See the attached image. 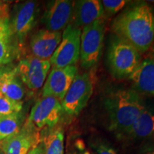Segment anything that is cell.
<instances>
[{
  "label": "cell",
  "mask_w": 154,
  "mask_h": 154,
  "mask_svg": "<svg viewBox=\"0 0 154 154\" xmlns=\"http://www.w3.org/2000/svg\"><path fill=\"white\" fill-rule=\"evenodd\" d=\"M113 34L128 42L140 54L146 53L154 42V12L146 3L133 6L119 14L111 26Z\"/></svg>",
  "instance_id": "obj_1"
},
{
  "label": "cell",
  "mask_w": 154,
  "mask_h": 154,
  "mask_svg": "<svg viewBox=\"0 0 154 154\" xmlns=\"http://www.w3.org/2000/svg\"><path fill=\"white\" fill-rule=\"evenodd\" d=\"M103 106L108 128L121 139L144 109L141 98L132 89H117L105 96Z\"/></svg>",
  "instance_id": "obj_2"
},
{
  "label": "cell",
  "mask_w": 154,
  "mask_h": 154,
  "mask_svg": "<svg viewBox=\"0 0 154 154\" xmlns=\"http://www.w3.org/2000/svg\"><path fill=\"white\" fill-rule=\"evenodd\" d=\"M141 54L136 48L113 34L107 50V63L113 77L128 78L141 62Z\"/></svg>",
  "instance_id": "obj_3"
},
{
  "label": "cell",
  "mask_w": 154,
  "mask_h": 154,
  "mask_svg": "<svg viewBox=\"0 0 154 154\" xmlns=\"http://www.w3.org/2000/svg\"><path fill=\"white\" fill-rule=\"evenodd\" d=\"M105 29L106 22L103 19L83 28L81 35L79 60L84 69L93 68L101 59Z\"/></svg>",
  "instance_id": "obj_4"
},
{
  "label": "cell",
  "mask_w": 154,
  "mask_h": 154,
  "mask_svg": "<svg viewBox=\"0 0 154 154\" xmlns=\"http://www.w3.org/2000/svg\"><path fill=\"white\" fill-rule=\"evenodd\" d=\"M82 28L70 24L63 30L61 43L49 61L52 68L75 66L80 58Z\"/></svg>",
  "instance_id": "obj_5"
},
{
  "label": "cell",
  "mask_w": 154,
  "mask_h": 154,
  "mask_svg": "<svg viewBox=\"0 0 154 154\" xmlns=\"http://www.w3.org/2000/svg\"><path fill=\"white\" fill-rule=\"evenodd\" d=\"M38 14V3L35 1L19 3L13 9L9 26L22 51L29 34L35 26Z\"/></svg>",
  "instance_id": "obj_6"
},
{
  "label": "cell",
  "mask_w": 154,
  "mask_h": 154,
  "mask_svg": "<svg viewBox=\"0 0 154 154\" xmlns=\"http://www.w3.org/2000/svg\"><path fill=\"white\" fill-rule=\"evenodd\" d=\"M93 93V81L88 73L77 74L61 101L63 111L70 116H77L87 105Z\"/></svg>",
  "instance_id": "obj_7"
},
{
  "label": "cell",
  "mask_w": 154,
  "mask_h": 154,
  "mask_svg": "<svg viewBox=\"0 0 154 154\" xmlns=\"http://www.w3.org/2000/svg\"><path fill=\"white\" fill-rule=\"evenodd\" d=\"M41 141L39 130L27 119L18 133L0 141L3 154H27Z\"/></svg>",
  "instance_id": "obj_8"
},
{
  "label": "cell",
  "mask_w": 154,
  "mask_h": 154,
  "mask_svg": "<svg viewBox=\"0 0 154 154\" xmlns=\"http://www.w3.org/2000/svg\"><path fill=\"white\" fill-rule=\"evenodd\" d=\"M51 66L49 60L29 55L21 59L16 68L23 84L29 89L36 91L44 84Z\"/></svg>",
  "instance_id": "obj_9"
},
{
  "label": "cell",
  "mask_w": 154,
  "mask_h": 154,
  "mask_svg": "<svg viewBox=\"0 0 154 154\" xmlns=\"http://www.w3.org/2000/svg\"><path fill=\"white\" fill-rule=\"evenodd\" d=\"M62 113L61 101L53 96H46L36 102L28 119L38 130L52 128L60 121Z\"/></svg>",
  "instance_id": "obj_10"
},
{
  "label": "cell",
  "mask_w": 154,
  "mask_h": 154,
  "mask_svg": "<svg viewBox=\"0 0 154 154\" xmlns=\"http://www.w3.org/2000/svg\"><path fill=\"white\" fill-rule=\"evenodd\" d=\"M74 2L56 0L47 5L42 17L44 29L51 32H61L72 24Z\"/></svg>",
  "instance_id": "obj_11"
},
{
  "label": "cell",
  "mask_w": 154,
  "mask_h": 154,
  "mask_svg": "<svg viewBox=\"0 0 154 154\" xmlns=\"http://www.w3.org/2000/svg\"><path fill=\"white\" fill-rule=\"evenodd\" d=\"M77 74L76 66L52 68L44 83L42 97L53 96L61 102Z\"/></svg>",
  "instance_id": "obj_12"
},
{
  "label": "cell",
  "mask_w": 154,
  "mask_h": 154,
  "mask_svg": "<svg viewBox=\"0 0 154 154\" xmlns=\"http://www.w3.org/2000/svg\"><path fill=\"white\" fill-rule=\"evenodd\" d=\"M62 33L42 29L30 38L29 48L32 56L42 60H49L61 43Z\"/></svg>",
  "instance_id": "obj_13"
},
{
  "label": "cell",
  "mask_w": 154,
  "mask_h": 154,
  "mask_svg": "<svg viewBox=\"0 0 154 154\" xmlns=\"http://www.w3.org/2000/svg\"><path fill=\"white\" fill-rule=\"evenodd\" d=\"M104 9L101 1L79 0L74 3L72 24L78 27H86L103 19Z\"/></svg>",
  "instance_id": "obj_14"
},
{
  "label": "cell",
  "mask_w": 154,
  "mask_h": 154,
  "mask_svg": "<svg viewBox=\"0 0 154 154\" xmlns=\"http://www.w3.org/2000/svg\"><path fill=\"white\" fill-rule=\"evenodd\" d=\"M23 51L9 26V17L0 23V66H7L19 59Z\"/></svg>",
  "instance_id": "obj_15"
},
{
  "label": "cell",
  "mask_w": 154,
  "mask_h": 154,
  "mask_svg": "<svg viewBox=\"0 0 154 154\" xmlns=\"http://www.w3.org/2000/svg\"><path fill=\"white\" fill-rule=\"evenodd\" d=\"M128 79L135 91L154 97V63L151 59L142 61Z\"/></svg>",
  "instance_id": "obj_16"
},
{
  "label": "cell",
  "mask_w": 154,
  "mask_h": 154,
  "mask_svg": "<svg viewBox=\"0 0 154 154\" xmlns=\"http://www.w3.org/2000/svg\"><path fill=\"white\" fill-rule=\"evenodd\" d=\"M154 138V113L145 108L121 140H140Z\"/></svg>",
  "instance_id": "obj_17"
},
{
  "label": "cell",
  "mask_w": 154,
  "mask_h": 154,
  "mask_svg": "<svg viewBox=\"0 0 154 154\" xmlns=\"http://www.w3.org/2000/svg\"><path fill=\"white\" fill-rule=\"evenodd\" d=\"M1 94L14 101L22 102L25 91L24 84L17 74L16 66H9L6 72L2 86Z\"/></svg>",
  "instance_id": "obj_18"
},
{
  "label": "cell",
  "mask_w": 154,
  "mask_h": 154,
  "mask_svg": "<svg viewBox=\"0 0 154 154\" xmlns=\"http://www.w3.org/2000/svg\"><path fill=\"white\" fill-rule=\"evenodd\" d=\"M46 129V134L41 138L45 154L64 153V133L61 126L57 125L52 128Z\"/></svg>",
  "instance_id": "obj_19"
},
{
  "label": "cell",
  "mask_w": 154,
  "mask_h": 154,
  "mask_svg": "<svg viewBox=\"0 0 154 154\" xmlns=\"http://www.w3.org/2000/svg\"><path fill=\"white\" fill-rule=\"evenodd\" d=\"M24 123L21 112L0 116V141L18 133Z\"/></svg>",
  "instance_id": "obj_20"
},
{
  "label": "cell",
  "mask_w": 154,
  "mask_h": 154,
  "mask_svg": "<svg viewBox=\"0 0 154 154\" xmlns=\"http://www.w3.org/2000/svg\"><path fill=\"white\" fill-rule=\"evenodd\" d=\"M23 102L14 101L0 94V116L21 112Z\"/></svg>",
  "instance_id": "obj_21"
},
{
  "label": "cell",
  "mask_w": 154,
  "mask_h": 154,
  "mask_svg": "<svg viewBox=\"0 0 154 154\" xmlns=\"http://www.w3.org/2000/svg\"><path fill=\"white\" fill-rule=\"evenodd\" d=\"M89 146L94 154H118L107 141L99 138L91 140Z\"/></svg>",
  "instance_id": "obj_22"
},
{
  "label": "cell",
  "mask_w": 154,
  "mask_h": 154,
  "mask_svg": "<svg viewBox=\"0 0 154 154\" xmlns=\"http://www.w3.org/2000/svg\"><path fill=\"white\" fill-rule=\"evenodd\" d=\"M128 2L125 0H103L101 1L103 9L110 14H116L126 6Z\"/></svg>",
  "instance_id": "obj_23"
},
{
  "label": "cell",
  "mask_w": 154,
  "mask_h": 154,
  "mask_svg": "<svg viewBox=\"0 0 154 154\" xmlns=\"http://www.w3.org/2000/svg\"><path fill=\"white\" fill-rule=\"evenodd\" d=\"M66 154H91L86 149L84 142L81 140H77L72 146Z\"/></svg>",
  "instance_id": "obj_24"
},
{
  "label": "cell",
  "mask_w": 154,
  "mask_h": 154,
  "mask_svg": "<svg viewBox=\"0 0 154 154\" xmlns=\"http://www.w3.org/2000/svg\"><path fill=\"white\" fill-rule=\"evenodd\" d=\"M27 154H45L44 151V146L43 142L40 141V143L37 144L36 146L32 148L28 152Z\"/></svg>",
  "instance_id": "obj_25"
},
{
  "label": "cell",
  "mask_w": 154,
  "mask_h": 154,
  "mask_svg": "<svg viewBox=\"0 0 154 154\" xmlns=\"http://www.w3.org/2000/svg\"><path fill=\"white\" fill-rule=\"evenodd\" d=\"M9 17V8L7 4L0 3V19Z\"/></svg>",
  "instance_id": "obj_26"
},
{
  "label": "cell",
  "mask_w": 154,
  "mask_h": 154,
  "mask_svg": "<svg viewBox=\"0 0 154 154\" xmlns=\"http://www.w3.org/2000/svg\"><path fill=\"white\" fill-rule=\"evenodd\" d=\"M9 66H10V64L7 65V66H0V94H1V89H2V84H3L5 75L6 74V72H7V71L8 70Z\"/></svg>",
  "instance_id": "obj_27"
},
{
  "label": "cell",
  "mask_w": 154,
  "mask_h": 154,
  "mask_svg": "<svg viewBox=\"0 0 154 154\" xmlns=\"http://www.w3.org/2000/svg\"><path fill=\"white\" fill-rule=\"evenodd\" d=\"M151 49V52H150L149 59H151V60L153 61L154 63V45H153V47H152Z\"/></svg>",
  "instance_id": "obj_28"
},
{
  "label": "cell",
  "mask_w": 154,
  "mask_h": 154,
  "mask_svg": "<svg viewBox=\"0 0 154 154\" xmlns=\"http://www.w3.org/2000/svg\"><path fill=\"white\" fill-rule=\"evenodd\" d=\"M5 18H6V17H5ZM5 18H2V19H0V23H1V22H2V20H3V19H5Z\"/></svg>",
  "instance_id": "obj_29"
},
{
  "label": "cell",
  "mask_w": 154,
  "mask_h": 154,
  "mask_svg": "<svg viewBox=\"0 0 154 154\" xmlns=\"http://www.w3.org/2000/svg\"><path fill=\"white\" fill-rule=\"evenodd\" d=\"M0 154H3V153H2V152L1 150H0Z\"/></svg>",
  "instance_id": "obj_30"
},
{
  "label": "cell",
  "mask_w": 154,
  "mask_h": 154,
  "mask_svg": "<svg viewBox=\"0 0 154 154\" xmlns=\"http://www.w3.org/2000/svg\"><path fill=\"white\" fill-rule=\"evenodd\" d=\"M152 154H154V151L153 152V153H152Z\"/></svg>",
  "instance_id": "obj_31"
}]
</instances>
